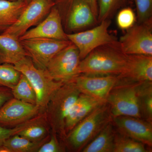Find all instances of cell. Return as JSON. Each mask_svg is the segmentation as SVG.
Instances as JSON below:
<instances>
[{"mask_svg": "<svg viewBox=\"0 0 152 152\" xmlns=\"http://www.w3.org/2000/svg\"><path fill=\"white\" fill-rule=\"evenodd\" d=\"M127 55L119 46L104 45L97 48L81 61L80 75H119L124 70Z\"/></svg>", "mask_w": 152, "mask_h": 152, "instance_id": "cell-1", "label": "cell"}, {"mask_svg": "<svg viewBox=\"0 0 152 152\" xmlns=\"http://www.w3.org/2000/svg\"><path fill=\"white\" fill-rule=\"evenodd\" d=\"M80 94L75 82L65 83L53 95L44 112L52 134L64 140L67 136L65 129L66 117Z\"/></svg>", "mask_w": 152, "mask_h": 152, "instance_id": "cell-2", "label": "cell"}, {"mask_svg": "<svg viewBox=\"0 0 152 152\" xmlns=\"http://www.w3.org/2000/svg\"><path fill=\"white\" fill-rule=\"evenodd\" d=\"M112 120L110 105L107 102L76 125L67 134L65 140L73 149L82 150Z\"/></svg>", "mask_w": 152, "mask_h": 152, "instance_id": "cell-3", "label": "cell"}, {"mask_svg": "<svg viewBox=\"0 0 152 152\" xmlns=\"http://www.w3.org/2000/svg\"><path fill=\"white\" fill-rule=\"evenodd\" d=\"M55 2L67 34L81 31L98 21L86 0H56Z\"/></svg>", "mask_w": 152, "mask_h": 152, "instance_id": "cell-4", "label": "cell"}, {"mask_svg": "<svg viewBox=\"0 0 152 152\" xmlns=\"http://www.w3.org/2000/svg\"><path fill=\"white\" fill-rule=\"evenodd\" d=\"M14 66L29 81L37 94V105L44 113L51 98L64 83L55 80L45 70L37 68L28 56Z\"/></svg>", "mask_w": 152, "mask_h": 152, "instance_id": "cell-5", "label": "cell"}, {"mask_svg": "<svg viewBox=\"0 0 152 152\" xmlns=\"http://www.w3.org/2000/svg\"><path fill=\"white\" fill-rule=\"evenodd\" d=\"M108 19L100 22L99 25L90 29L67 34L68 40L77 48L81 60L94 50L104 45L119 46L118 41L110 34Z\"/></svg>", "mask_w": 152, "mask_h": 152, "instance_id": "cell-6", "label": "cell"}, {"mask_svg": "<svg viewBox=\"0 0 152 152\" xmlns=\"http://www.w3.org/2000/svg\"><path fill=\"white\" fill-rule=\"evenodd\" d=\"M81 61L77 48L71 43L52 58L45 70L56 81L64 83L74 81L80 75Z\"/></svg>", "mask_w": 152, "mask_h": 152, "instance_id": "cell-7", "label": "cell"}, {"mask_svg": "<svg viewBox=\"0 0 152 152\" xmlns=\"http://www.w3.org/2000/svg\"><path fill=\"white\" fill-rule=\"evenodd\" d=\"M137 84H118L111 91L107 102L110 105L112 118L126 116L142 118Z\"/></svg>", "mask_w": 152, "mask_h": 152, "instance_id": "cell-8", "label": "cell"}, {"mask_svg": "<svg viewBox=\"0 0 152 152\" xmlns=\"http://www.w3.org/2000/svg\"><path fill=\"white\" fill-rule=\"evenodd\" d=\"M34 65L45 70L53 57L71 43L69 40L35 38L20 41Z\"/></svg>", "mask_w": 152, "mask_h": 152, "instance_id": "cell-9", "label": "cell"}, {"mask_svg": "<svg viewBox=\"0 0 152 152\" xmlns=\"http://www.w3.org/2000/svg\"><path fill=\"white\" fill-rule=\"evenodd\" d=\"M151 20L134 24L127 30L118 41L119 48L125 55L152 56Z\"/></svg>", "mask_w": 152, "mask_h": 152, "instance_id": "cell-10", "label": "cell"}, {"mask_svg": "<svg viewBox=\"0 0 152 152\" xmlns=\"http://www.w3.org/2000/svg\"><path fill=\"white\" fill-rule=\"evenodd\" d=\"M55 4L53 0H32L28 3L17 22L3 33L19 39L30 28L36 26L43 20Z\"/></svg>", "mask_w": 152, "mask_h": 152, "instance_id": "cell-11", "label": "cell"}, {"mask_svg": "<svg viewBox=\"0 0 152 152\" xmlns=\"http://www.w3.org/2000/svg\"><path fill=\"white\" fill-rule=\"evenodd\" d=\"M42 113L37 104L12 97L0 108V126L11 129L31 119Z\"/></svg>", "mask_w": 152, "mask_h": 152, "instance_id": "cell-12", "label": "cell"}, {"mask_svg": "<svg viewBox=\"0 0 152 152\" xmlns=\"http://www.w3.org/2000/svg\"><path fill=\"white\" fill-rule=\"evenodd\" d=\"M118 80V75H80L76 78L74 82L81 94L107 101L109 94L116 86Z\"/></svg>", "mask_w": 152, "mask_h": 152, "instance_id": "cell-13", "label": "cell"}, {"mask_svg": "<svg viewBox=\"0 0 152 152\" xmlns=\"http://www.w3.org/2000/svg\"><path fill=\"white\" fill-rule=\"evenodd\" d=\"M112 122L118 132L152 147V123L140 118L126 116L113 117Z\"/></svg>", "mask_w": 152, "mask_h": 152, "instance_id": "cell-14", "label": "cell"}, {"mask_svg": "<svg viewBox=\"0 0 152 152\" xmlns=\"http://www.w3.org/2000/svg\"><path fill=\"white\" fill-rule=\"evenodd\" d=\"M118 77L119 84L152 82V56L127 55L124 70Z\"/></svg>", "mask_w": 152, "mask_h": 152, "instance_id": "cell-15", "label": "cell"}, {"mask_svg": "<svg viewBox=\"0 0 152 152\" xmlns=\"http://www.w3.org/2000/svg\"><path fill=\"white\" fill-rule=\"evenodd\" d=\"M35 38H45L61 40H69L63 27L58 10L54 6L43 20L31 28L19 39V41Z\"/></svg>", "mask_w": 152, "mask_h": 152, "instance_id": "cell-16", "label": "cell"}, {"mask_svg": "<svg viewBox=\"0 0 152 152\" xmlns=\"http://www.w3.org/2000/svg\"><path fill=\"white\" fill-rule=\"evenodd\" d=\"M106 102L80 93L66 117L65 129L66 134L90 113Z\"/></svg>", "mask_w": 152, "mask_h": 152, "instance_id": "cell-17", "label": "cell"}, {"mask_svg": "<svg viewBox=\"0 0 152 152\" xmlns=\"http://www.w3.org/2000/svg\"><path fill=\"white\" fill-rule=\"evenodd\" d=\"M27 56L18 39L9 34H0V64L15 65Z\"/></svg>", "mask_w": 152, "mask_h": 152, "instance_id": "cell-18", "label": "cell"}, {"mask_svg": "<svg viewBox=\"0 0 152 152\" xmlns=\"http://www.w3.org/2000/svg\"><path fill=\"white\" fill-rule=\"evenodd\" d=\"M116 130L111 121L108 123L82 150L83 152H114Z\"/></svg>", "mask_w": 152, "mask_h": 152, "instance_id": "cell-19", "label": "cell"}, {"mask_svg": "<svg viewBox=\"0 0 152 152\" xmlns=\"http://www.w3.org/2000/svg\"><path fill=\"white\" fill-rule=\"evenodd\" d=\"M28 4L22 1L0 0V34L17 22Z\"/></svg>", "mask_w": 152, "mask_h": 152, "instance_id": "cell-20", "label": "cell"}, {"mask_svg": "<svg viewBox=\"0 0 152 152\" xmlns=\"http://www.w3.org/2000/svg\"><path fill=\"white\" fill-rule=\"evenodd\" d=\"M50 136L40 142L31 141L18 134L10 137L4 143L2 152H38L41 146L50 138Z\"/></svg>", "mask_w": 152, "mask_h": 152, "instance_id": "cell-21", "label": "cell"}, {"mask_svg": "<svg viewBox=\"0 0 152 152\" xmlns=\"http://www.w3.org/2000/svg\"><path fill=\"white\" fill-rule=\"evenodd\" d=\"M137 90L142 118L152 123V82L138 83L137 84Z\"/></svg>", "mask_w": 152, "mask_h": 152, "instance_id": "cell-22", "label": "cell"}, {"mask_svg": "<svg viewBox=\"0 0 152 152\" xmlns=\"http://www.w3.org/2000/svg\"><path fill=\"white\" fill-rule=\"evenodd\" d=\"M50 128L45 113L35 122L29 125L18 134L31 141L40 142L48 137Z\"/></svg>", "mask_w": 152, "mask_h": 152, "instance_id": "cell-23", "label": "cell"}, {"mask_svg": "<svg viewBox=\"0 0 152 152\" xmlns=\"http://www.w3.org/2000/svg\"><path fill=\"white\" fill-rule=\"evenodd\" d=\"M14 98L33 104H37L35 91L27 78L21 73L18 83L12 89Z\"/></svg>", "mask_w": 152, "mask_h": 152, "instance_id": "cell-24", "label": "cell"}, {"mask_svg": "<svg viewBox=\"0 0 152 152\" xmlns=\"http://www.w3.org/2000/svg\"><path fill=\"white\" fill-rule=\"evenodd\" d=\"M145 145L116 131L114 152H148Z\"/></svg>", "mask_w": 152, "mask_h": 152, "instance_id": "cell-25", "label": "cell"}, {"mask_svg": "<svg viewBox=\"0 0 152 152\" xmlns=\"http://www.w3.org/2000/svg\"><path fill=\"white\" fill-rule=\"evenodd\" d=\"M21 73L13 64H0V85L11 89L13 88L18 82Z\"/></svg>", "mask_w": 152, "mask_h": 152, "instance_id": "cell-26", "label": "cell"}, {"mask_svg": "<svg viewBox=\"0 0 152 152\" xmlns=\"http://www.w3.org/2000/svg\"><path fill=\"white\" fill-rule=\"evenodd\" d=\"M123 1L124 0H99L98 21L108 19Z\"/></svg>", "mask_w": 152, "mask_h": 152, "instance_id": "cell-27", "label": "cell"}, {"mask_svg": "<svg viewBox=\"0 0 152 152\" xmlns=\"http://www.w3.org/2000/svg\"><path fill=\"white\" fill-rule=\"evenodd\" d=\"M41 115H38L23 124L11 129L4 128L0 126V152H2L3 145L6 140L12 136L18 134L20 132L26 128L29 125L39 119Z\"/></svg>", "mask_w": 152, "mask_h": 152, "instance_id": "cell-28", "label": "cell"}, {"mask_svg": "<svg viewBox=\"0 0 152 152\" xmlns=\"http://www.w3.org/2000/svg\"><path fill=\"white\" fill-rule=\"evenodd\" d=\"M134 1L138 23H141L151 20L152 0H134Z\"/></svg>", "mask_w": 152, "mask_h": 152, "instance_id": "cell-29", "label": "cell"}, {"mask_svg": "<svg viewBox=\"0 0 152 152\" xmlns=\"http://www.w3.org/2000/svg\"><path fill=\"white\" fill-rule=\"evenodd\" d=\"M136 20L135 14L131 8L123 9L117 15V25L120 29L128 30L135 24Z\"/></svg>", "mask_w": 152, "mask_h": 152, "instance_id": "cell-30", "label": "cell"}, {"mask_svg": "<svg viewBox=\"0 0 152 152\" xmlns=\"http://www.w3.org/2000/svg\"><path fill=\"white\" fill-rule=\"evenodd\" d=\"M58 136L55 134H52L51 137L49 140L44 143L38 152H59L64 151L63 147H61L58 140Z\"/></svg>", "mask_w": 152, "mask_h": 152, "instance_id": "cell-31", "label": "cell"}, {"mask_svg": "<svg viewBox=\"0 0 152 152\" xmlns=\"http://www.w3.org/2000/svg\"><path fill=\"white\" fill-rule=\"evenodd\" d=\"M13 97L12 90L0 85V108L11 98Z\"/></svg>", "mask_w": 152, "mask_h": 152, "instance_id": "cell-32", "label": "cell"}, {"mask_svg": "<svg viewBox=\"0 0 152 152\" xmlns=\"http://www.w3.org/2000/svg\"><path fill=\"white\" fill-rule=\"evenodd\" d=\"M89 4L91 8L92 9L93 12L98 18V8L97 0H86Z\"/></svg>", "mask_w": 152, "mask_h": 152, "instance_id": "cell-33", "label": "cell"}, {"mask_svg": "<svg viewBox=\"0 0 152 152\" xmlns=\"http://www.w3.org/2000/svg\"><path fill=\"white\" fill-rule=\"evenodd\" d=\"M11 1H22L26 2L28 3H29L32 0H10Z\"/></svg>", "mask_w": 152, "mask_h": 152, "instance_id": "cell-34", "label": "cell"}, {"mask_svg": "<svg viewBox=\"0 0 152 152\" xmlns=\"http://www.w3.org/2000/svg\"><path fill=\"white\" fill-rule=\"evenodd\" d=\"M53 1H55L56 0H53Z\"/></svg>", "mask_w": 152, "mask_h": 152, "instance_id": "cell-35", "label": "cell"}]
</instances>
